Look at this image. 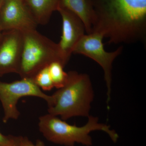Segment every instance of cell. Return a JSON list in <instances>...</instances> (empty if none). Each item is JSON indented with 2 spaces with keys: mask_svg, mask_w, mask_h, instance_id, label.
I'll return each mask as SVG.
<instances>
[{
  "mask_svg": "<svg viewBox=\"0 0 146 146\" xmlns=\"http://www.w3.org/2000/svg\"><path fill=\"white\" fill-rule=\"evenodd\" d=\"M95 13L92 33L111 44L146 40V0H91Z\"/></svg>",
  "mask_w": 146,
  "mask_h": 146,
  "instance_id": "1",
  "label": "cell"
},
{
  "mask_svg": "<svg viewBox=\"0 0 146 146\" xmlns=\"http://www.w3.org/2000/svg\"><path fill=\"white\" fill-rule=\"evenodd\" d=\"M65 85L52 95L48 114L60 116L62 120L90 116L94 93L89 76L76 71L68 72Z\"/></svg>",
  "mask_w": 146,
  "mask_h": 146,
  "instance_id": "2",
  "label": "cell"
},
{
  "mask_svg": "<svg viewBox=\"0 0 146 146\" xmlns=\"http://www.w3.org/2000/svg\"><path fill=\"white\" fill-rule=\"evenodd\" d=\"M88 118L86 124L78 127L71 125L56 116L48 114L39 117V130L48 141L65 146H74L76 143L92 146L93 140L90 133L96 131H103L113 143L117 142L118 133L109 125L99 122L97 117L90 115Z\"/></svg>",
  "mask_w": 146,
  "mask_h": 146,
  "instance_id": "3",
  "label": "cell"
},
{
  "mask_svg": "<svg viewBox=\"0 0 146 146\" xmlns=\"http://www.w3.org/2000/svg\"><path fill=\"white\" fill-rule=\"evenodd\" d=\"M22 33L23 51L18 74L21 78H33L40 70L54 61L62 64L57 44L36 29Z\"/></svg>",
  "mask_w": 146,
  "mask_h": 146,
  "instance_id": "4",
  "label": "cell"
},
{
  "mask_svg": "<svg viewBox=\"0 0 146 146\" xmlns=\"http://www.w3.org/2000/svg\"><path fill=\"white\" fill-rule=\"evenodd\" d=\"M104 37L102 34L98 32L84 35L76 45L73 53L90 58L102 68L107 88V104H109L111 98L112 64L115 58L122 52L123 47L121 46L115 51L108 52L104 47Z\"/></svg>",
  "mask_w": 146,
  "mask_h": 146,
  "instance_id": "5",
  "label": "cell"
},
{
  "mask_svg": "<svg viewBox=\"0 0 146 146\" xmlns=\"http://www.w3.org/2000/svg\"><path fill=\"white\" fill-rule=\"evenodd\" d=\"M26 96H34L44 100L48 105L51 96L42 92L32 78H22L11 83L0 81V101L3 109V121L7 122L10 119H17L20 115L17 105L20 99Z\"/></svg>",
  "mask_w": 146,
  "mask_h": 146,
  "instance_id": "6",
  "label": "cell"
},
{
  "mask_svg": "<svg viewBox=\"0 0 146 146\" xmlns=\"http://www.w3.org/2000/svg\"><path fill=\"white\" fill-rule=\"evenodd\" d=\"M38 24L24 0H3L0 9V27L2 32L35 29Z\"/></svg>",
  "mask_w": 146,
  "mask_h": 146,
  "instance_id": "7",
  "label": "cell"
},
{
  "mask_svg": "<svg viewBox=\"0 0 146 146\" xmlns=\"http://www.w3.org/2000/svg\"><path fill=\"white\" fill-rule=\"evenodd\" d=\"M57 11L62 20V36L57 44L60 60L65 67L86 31L83 22L72 12L60 7H58Z\"/></svg>",
  "mask_w": 146,
  "mask_h": 146,
  "instance_id": "8",
  "label": "cell"
},
{
  "mask_svg": "<svg viewBox=\"0 0 146 146\" xmlns=\"http://www.w3.org/2000/svg\"><path fill=\"white\" fill-rule=\"evenodd\" d=\"M23 48L22 32H3L0 39V77L11 73L19 74Z\"/></svg>",
  "mask_w": 146,
  "mask_h": 146,
  "instance_id": "9",
  "label": "cell"
},
{
  "mask_svg": "<svg viewBox=\"0 0 146 146\" xmlns=\"http://www.w3.org/2000/svg\"><path fill=\"white\" fill-rule=\"evenodd\" d=\"M58 7L68 9L83 22L87 34L92 33L95 13L91 0H60Z\"/></svg>",
  "mask_w": 146,
  "mask_h": 146,
  "instance_id": "10",
  "label": "cell"
},
{
  "mask_svg": "<svg viewBox=\"0 0 146 146\" xmlns=\"http://www.w3.org/2000/svg\"><path fill=\"white\" fill-rule=\"evenodd\" d=\"M38 25H45L54 11H57L60 0H24Z\"/></svg>",
  "mask_w": 146,
  "mask_h": 146,
  "instance_id": "11",
  "label": "cell"
},
{
  "mask_svg": "<svg viewBox=\"0 0 146 146\" xmlns=\"http://www.w3.org/2000/svg\"><path fill=\"white\" fill-rule=\"evenodd\" d=\"M64 67L60 62L54 61L48 65L49 71L54 87H63L68 80V73L64 71Z\"/></svg>",
  "mask_w": 146,
  "mask_h": 146,
  "instance_id": "12",
  "label": "cell"
},
{
  "mask_svg": "<svg viewBox=\"0 0 146 146\" xmlns=\"http://www.w3.org/2000/svg\"><path fill=\"white\" fill-rule=\"evenodd\" d=\"M32 79L35 84L42 90L50 91L54 87L50 75L48 66L40 70Z\"/></svg>",
  "mask_w": 146,
  "mask_h": 146,
  "instance_id": "13",
  "label": "cell"
},
{
  "mask_svg": "<svg viewBox=\"0 0 146 146\" xmlns=\"http://www.w3.org/2000/svg\"><path fill=\"white\" fill-rule=\"evenodd\" d=\"M23 136H5L0 132V146H19Z\"/></svg>",
  "mask_w": 146,
  "mask_h": 146,
  "instance_id": "14",
  "label": "cell"
},
{
  "mask_svg": "<svg viewBox=\"0 0 146 146\" xmlns=\"http://www.w3.org/2000/svg\"><path fill=\"white\" fill-rule=\"evenodd\" d=\"M19 146H46L44 142L41 140H37L36 143L33 144L26 137H22Z\"/></svg>",
  "mask_w": 146,
  "mask_h": 146,
  "instance_id": "15",
  "label": "cell"
},
{
  "mask_svg": "<svg viewBox=\"0 0 146 146\" xmlns=\"http://www.w3.org/2000/svg\"><path fill=\"white\" fill-rule=\"evenodd\" d=\"M3 0H0V9H1V7L2 4ZM3 32L1 30V27H0V39L2 35Z\"/></svg>",
  "mask_w": 146,
  "mask_h": 146,
  "instance_id": "16",
  "label": "cell"
}]
</instances>
